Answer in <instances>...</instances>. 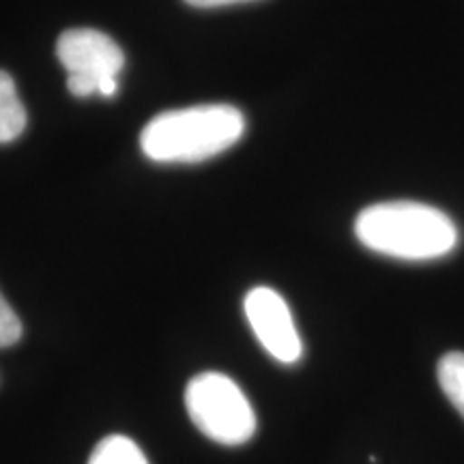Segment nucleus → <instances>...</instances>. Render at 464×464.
Wrapping results in <instances>:
<instances>
[{
  "instance_id": "f257e3e1",
  "label": "nucleus",
  "mask_w": 464,
  "mask_h": 464,
  "mask_svg": "<svg viewBox=\"0 0 464 464\" xmlns=\"http://www.w3.org/2000/svg\"><path fill=\"white\" fill-rule=\"evenodd\" d=\"M246 119L230 103L168 110L140 133L142 153L160 164H198L239 142Z\"/></svg>"
},
{
  "instance_id": "f03ea898",
  "label": "nucleus",
  "mask_w": 464,
  "mask_h": 464,
  "mask_svg": "<svg viewBox=\"0 0 464 464\" xmlns=\"http://www.w3.org/2000/svg\"><path fill=\"white\" fill-rule=\"evenodd\" d=\"M355 235L372 252L400 260H434L458 246V228L450 216L411 200L365 207L357 216Z\"/></svg>"
},
{
  "instance_id": "7ed1b4c3",
  "label": "nucleus",
  "mask_w": 464,
  "mask_h": 464,
  "mask_svg": "<svg viewBox=\"0 0 464 464\" xmlns=\"http://www.w3.org/2000/svg\"><path fill=\"white\" fill-rule=\"evenodd\" d=\"M185 406L194 426L219 445L247 443L256 432L252 404L230 376L202 372L188 382Z\"/></svg>"
},
{
  "instance_id": "20e7f679",
  "label": "nucleus",
  "mask_w": 464,
  "mask_h": 464,
  "mask_svg": "<svg viewBox=\"0 0 464 464\" xmlns=\"http://www.w3.org/2000/svg\"><path fill=\"white\" fill-rule=\"evenodd\" d=\"M58 61L67 69L69 92L75 97H114L125 54L119 44L95 28H72L58 37Z\"/></svg>"
},
{
  "instance_id": "39448f33",
  "label": "nucleus",
  "mask_w": 464,
  "mask_h": 464,
  "mask_svg": "<svg viewBox=\"0 0 464 464\" xmlns=\"http://www.w3.org/2000/svg\"><path fill=\"white\" fill-rule=\"evenodd\" d=\"M247 323L260 344L280 363H297L304 355L299 332L290 307L280 293L269 286H256L243 301Z\"/></svg>"
},
{
  "instance_id": "423d86ee",
  "label": "nucleus",
  "mask_w": 464,
  "mask_h": 464,
  "mask_svg": "<svg viewBox=\"0 0 464 464\" xmlns=\"http://www.w3.org/2000/svg\"><path fill=\"white\" fill-rule=\"evenodd\" d=\"M26 110L15 91L14 78L0 72V144L14 142L26 130Z\"/></svg>"
},
{
  "instance_id": "0eeeda50",
  "label": "nucleus",
  "mask_w": 464,
  "mask_h": 464,
  "mask_svg": "<svg viewBox=\"0 0 464 464\" xmlns=\"http://www.w3.org/2000/svg\"><path fill=\"white\" fill-rule=\"evenodd\" d=\"M89 464H149V460L131 439L123 434H112L97 443Z\"/></svg>"
},
{
  "instance_id": "6e6552de",
  "label": "nucleus",
  "mask_w": 464,
  "mask_h": 464,
  "mask_svg": "<svg viewBox=\"0 0 464 464\" xmlns=\"http://www.w3.org/2000/svg\"><path fill=\"white\" fill-rule=\"evenodd\" d=\"M437 376L440 390L464 417V353L454 351L440 357Z\"/></svg>"
},
{
  "instance_id": "1a4fd4ad",
  "label": "nucleus",
  "mask_w": 464,
  "mask_h": 464,
  "mask_svg": "<svg viewBox=\"0 0 464 464\" xmlns=\"http://www.w3.org/2000/svg\"><path fill=\"white\" fill-rule=\"evenodd\" d=\"M22 338V321L0 295V348L14 346Z\"/></svg>"
},
{
  "instance_id": "9d476101",
  "label": "nucleus",
  "mask_w": 464,
  "mask_h": 464,
  "mask_svg": "<svg viewBox=\"0 0 464 464\" xmlns=\"http://www.w3.org/2000/svg\"><path fill=\"white\" fill-rule=\"evenodd\" d=\"M191 7L200 9H211V7H226V5H237V3H249V0H185Z\"/></svg>"
}]
</instances>
